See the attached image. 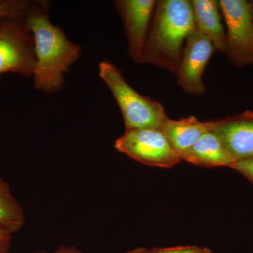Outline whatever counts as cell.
Returning <instances> with one entry per match:
<instances>
[{"instance_id":"cell-20","label":"cell","mask_w":253,"mask_h":253,"mask_svg":"<svg viewBox=\"0 0 253 253\" xmlns=\"http://www.w3.org/2000/svg\"><path fill=\"white\" fill-rule=\"evenodd\" d=\"M249 1V4L250 6V9H251V13H252L253 16V0H251V1Z\"/></svg>"},{"instance_id":"cell-4","label":"cell","mask_w":253,"mask_h":253,"mask_svg":"<svg viewBox=\"0 0 253 253\" xmlns=\"http://www.w3.org/2000/svg\"><path fill=\"white\" fill-rule=\"evenodd\" d=\"M36 63L34 40L25 15L0 18V74L33 76Z\"/></svg>"},{"instance_id":"cell-10","label":"cell","mask_w":253,"mask_h":253,"mask_svg":"<svg viewBox=\"0 0 253 253\" xmlns=\"http://www.w3.org/2000/svg\"><path fill=\"white\" fill-rule=\"evenodd\" d=\"M212 127L213 121L203 122L191 116L181 120L168 118L161 129L173 149L181 157V155L193 146L201 136L212 131Z\"/></svg>"},{"instance_id":"cell-11","label":"cell","mask_w":253,"mask_h":253,"mask_svg":"<svg viewBox=\"0 0 253 253\" xmlns=\"http://www.w3.org/2000/svg\"><path fill=\"white\" fill-rule=\"evenodd\" d=\"M191 4L196 29L207 37L215 50L225 54L226 34L221 23L219 1L192 0Z\"/></svg>"},{"instance_id":"cell-15","label":"cell","mask_w":253,"mask_h":253,"mask_svg":"<svg viewBox=\"0 0 253 253\" xmlns=\"http://www.w3.org/2000/svg\"><path fill=\"white\" fill-rule=\"evenodd\" d=\"M144 253H212L206 247L196 246H174L169 248H154L151 250L146 249Z\"/></svg>"},{"instance_id":"cell-3","label":"cell","mask_w":253,"mask_h":253,"mask_svg":"<svg viewBox=\"0 0 253 253\" xmlns=\"http://www.w3.org/2000/svg\"><path fill=\"white\" fill-rule=\"evenodd\" d=\"M99 76L117 101L126 130L161 129L168 118L161 103L136 92L108 60L100 63Z\"/></svg>"},{"instance_id":"cell-9","label":"cell","mask_w":253,"mask_h":253,"mask_svg":"<svg viewBox=\"0 0 253 253\" xmlns=\"http://www.w3.org/2000/svg\"><path fill=\"white\" fill-rule=\"evenodd\" d=\"M212 131L235 162L253 157V111L213 121Z\"/></svg>"},{"instance_id":"cell-12","label":"cell","mask_w":253,"mask_h":253,"mask_svg":"<svg viewBox=\"0 0 253 253\" xmlns=\"http://www.w3.org/2000/svg\"><path fill=\"white\" fill-rule=\"evenodd\" d=\"M181 158L192 164L206 168H231L235 163L220 139L212 131L201 136L193 146L181 155Z\"/></svg>"},{"instance_id":"cell-2","label":"cell","mask_w":253,"mask_h":253,"mask_svg":"<svg viewBox=\"0 0 253 253\" xmlns=\"http://www.w3.org/2000/svg\"><path fill=\"white\" fill-rule=\"evenodd\" d=\"M196 28L191 1H158L146 37L142 63L164 68L177 76L183 44Z\"/></svg>"},{"instance_id":"cell-18","label":"cell","mask_w":253,"mask_h":253,"mask_svg":"<svg viewBox=\"0 0 253 253\" xmlns=\"http://www.w3.org/2000/svg\"><path fill=\"white\" fill-rule=\"evenodd\" d=\"M53 253H84L81 251H78L76 248L73 246H61Z\"/></svg>"},{"instance_id":"cell-8","label":"cell","mask_w":253,"mask_h":253,"mask_svg":"<svg viewBox=\"0 0 253 253\" xmlns=\"http://www.w3.org/2000/svg\"><path fill=\"white\" fill-rule=\"evenodd\" d=\"M156 4L157 1L155 0L113 1L127 36L128 54L134 62L140 64H142L145 43Z\"/></svg>"},{"instance_id":"cell-6","label":"cell","mask_w":253,"mask_h":253,"mask_svg":"<svg viewBox=\"0 0 253 253\" xmlns=\"http://www.w3.org/2000/svg\"><path fill=\"white\" fill-rule=\"evenodd\" d=\"M219 7L226 28L225 54L237 67L253 63V16L249 1L220 0Z\"/></svg>"},{"instance_id":"cell-21","label":"cell","mask_w":253,"mask_h":253,"mask_svg":"<svg viewBox=\"0 0 253 253\" xmlns=\"http://www.w3.org/2000/svg\"><path fill=\"white\" fill-rule=\"evenodd\" d=\"M49 253L46 252V251H38V252H34V253Z\"/></svg>"},{"instance_id":"cell-14","label":"cell","mask_w":253,"mask_h":253,"mask_svg":"<svg viewBox=\"0 0 253 253\" xmlns=\"http://www.w3.org/2000/svg\"><path fill=\"white\" fill-rule=\"evenodd\" d=\"M30 1L26 0H1L0 18L26 14Z\"/></svg>"},{"instance_id":"cell-5","label":"cell","mask_w":253,"mask_h":253,"mask_svg":"<svg viewBox=\"0 0 253 253\" xmlns=\"http://www.w3.org/2000/svg\"><path fill=\"white\" fill-rule=\"evenodd\" d=\"M115 149L146 166L172 168L182 161L161 129L126 130Z\"/></svg>"},{"instance_id":"cell-17","label":"cell","mask_w":253,"mask_h":253,"mask_svg":"<svg viewBox=\"0 0 253 253\" xmlns=\"http://www.w3.org/2000/svg\"><path fill=\"white\" fill-rule=\"evenodd\" d=\"M12 234L0 227V253H9L11 249Z\"/></svg>"},{"instance_id":"cell-13","label":"cell","mask_w":253,"mask_h":253,"mask_svg":"<svg viewBox=\"0 0 253 253\" xmlns=\"http://www.w3.org/2000/svg\"><path fill=\"white\" fill-rule=\"evenodd\" d=\"M24 224L22 206L14 197L9 184L0 178V227L14 234L21 230Z\"/></svg>"},{"instance_id":"cell-1","label":"cell","mask_w":253,"mask_h":253,"mask_svg":"<svg viewBox=\"0 0 253 253\" xmlns=\"http://www.w3.org/2000/svg\"><path fill=\"white\" fill-rule=\"evenodd\" d=\"M50 2L30 1L25 14L34 40L36 63L33 78L37 90L54 94L62 89L65 73L81 54V46L69 41L49 18Z\"/></svg>"},{"instance_id":"cell-16","label":"cell","mask_w":253,"mask_h":253,"mask_svg":"<svg viewBox=\"0 0 253 253\" xmlns=\"http://www.w3.org/2000/svg\"><path fill=\"white\" fill-rule=\"evenodd\" d=\"M231 168L242 174L253 184V157L243 161H236Z\"/></svg>"},{"instance_id":"cell-19","label":"cell","mask_w":253,"mask_h":253,"mask_svg":"<svg viewBox=\"0 0 253 253\" xmlns=\"http://www.w3.org/2000/svg\"><path fill=\"white\" fill-rule=\"evenodd\" d=\"M145 251H146V249H144V248H137V249L128 251L126 253H144Z\"/></svg>"},{"instance_id":"cell-7","label":"cell","mask_w":253,"mask_h":253,"mask_svg":"<svg viewBox=\"0 0 253 253\" xmlns=\"http://www.w3.org/2000/svg\"><path fill=\"white\" fill-rule=\"evenodd\" d=\"M186 41L176 76L177 83L187 94L199 96L206 91L203 73L215 49L207 37L196 28Z\"/></svg>"}]
</instances>
